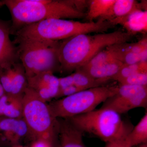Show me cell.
I'll use <instances>...</instances> for the list:
<instances>
[{
    "label": "cell",
    "instance_id": "cell-1",
    "mask_svg": "<svg viewBox=\"0 0 147 147\" xmlns=\"http://www.w3.org/2000/svg\"><path fill=\"white\" fill-rule=\"evenodd\" d=\"M133 37L119 30L93 35L79 34L63 40L59 48V70L67 73L75 71L100 51L111 45L128 42Z\"/></svg>",
    "mask_w": 147,
    "mask_h": 147
},
{
    "label": "cell",
    "instance_id": "cell-2",
    "mask_svg": "<svg viewBox=\"0 0 147 147\" xmlns=\"http://www.w3.org/2000/svg\"><path fill=\"white\" fill-rule=\"evenodd\" d=\"M12 20L18 30L25 26L50 19H81L86 13L78 8L75 1L65 0H5Z\"/></svg>",
    "mask_w": 147,
    "mask_h": 147
},
{
    "label": "cell",
    "instance_id": "cell-3",
    "mask_svg": "<svg viewBox=\"0 0 147 147\" xmlns=\"http://www.w3.org/2000/svg\"><path fill=\"white\" fill-rule=\"evenodd\" d=\"M67 119L83 133L94 135L106 143L123 142L134 127L108 108H101Z\"/></svg>",
    "mask_w": 147,
    "mask_h": 147
},
{
    "label": "cell",
    "instance_id": "cell-4",
    "mask_svg": "<svg viewBox=\"0 0 147 147\" xmlns=\"http://www.w3.org/2000/svg\"><path fill=\"white\" fill-rule=\"evenodd\" d=\"M23 117L33 140H45L57 147L59 121L49 104L27 87L23 96Z\"/></svg>",
    "mask_w": 147,
    "mask_h": 147
},
{
    "label": "cell",
    "instance_id": "cell-5",
    "mask_svg": "<svg viewBox=\"0 0 147 147\" xmlns=\"http://www.w3.org/2000/svg\"><path fill=\"white\" fill-rule=\"evenodd\" d=\"M18 57L21 60L27 78L44 71L59 70V41L37 39L16 40Z\"/></svg>",
    "mask_w": 147,
    "mask_h": 147
},
{
    "label": "cell",
    "instance_id": "cell-6",
    "mask_svg": "<svg viewBox=\"0 0 147 147\" xmlns=\"http://www.w3.org/2000/svg\"><path fill=\"white\" fill-rule=\"evenodd\" d=\"M118 85H108L83 90L76 93L53 100L49 103L55 117L69 119L91 112L102 102L117 93Z\"/></svg>",
    "mask_w": 147,
    "mask_h": 147
},
{
    "label": "cell",
    "instance_id": "cell-7",
    "mask_svg": "<svg viewBox=\"0 0 147 147\" xmlns=\"http://www.w3.org/2000/svg\"><path fill=\"white\" fill-rule=\"evenodd\" d=\"M93 30L90 22L50 18L19 29L16 32V41L24 39L59 41L77 35L91 33Z\"/></svg>",
    "mask_w": 147,
    "mask_h": 147
},
{
    "label": "cell",
    "instance_id": "cell-8",
    "mask_svg": "<svg viewBox=\"0 0 147 147\" xmlns=\"http://www.w3.org/2000/svg\"><path fill=\"white\" fill-rule=\"evenodd\" d=\"M147 106V86L119 84L117 93L103 102L101 108L114 110L121 115L134 108Z\"/></svg>",
    "mask_w": 147,
    "mask_h": 147
},
{
    "label": "cell",
    "instance_id": "cell-9",
    "mask_svg": "<svg viewBox=\"0 0 147 147\" xmlns=\"http://www.w3.org/2000/svg\"><path fill=\"white\" fill-rule=\"evenodd\" d=\"M53 73L44 71L27 78L28 87L46 102L55 99L59 91V78Z\"/></svg>",
    "mask_w": 147,
    "mask_h": 147
},
{
    "label": "cell",
    "instance_id": "cell-10",
    "mask_svg": "<svg viewBox=\"0 0 147 147\" xmlns=\"http://www.w3.org/2000/svg\"><path fill=\"white\" fill-rule=\"evenodd\" d=\"M58 119L57 147H87L84 144V133L67 119Z\"/></svg>",
    "mask_w": 147,
    "mask_h": 147
},
{
    "label": "cell",
    "instance_id": "cell-11",
    "mask_svg": "<svg viewBox=\"0 0 147 147\" xmlns=\"http://www.w3.org/2000/svg\"><path fill=\"white\" fill-rule=\"evenodd\" d=\"M115 25H120L132 35L146 33L147 31V11L142 8L134 9L126 16L111 21Z\"/></svg>",
    "mask_w": 147,
    "mask_h": 147
},
{
    "label": "cell",
    "instance_id": "cell-12",
    "mask_svg": "<svg viewBox=\"0 0 147 147\" xmlns=\"http://www.w3.org/2000/svg\"><path fill=\"white\" fill-rule=\"evenodd\" d=\"M13 146L18 145L19 141L29 135L28 129L23 118L5 117L0 119V132Z\"/></svg>",
    "mask_w": 147,
    "mask_h": 147
},
{
    "label": "cell",
    "instance_id": "cell-13",
    "mask_svg": "<svg viewBox=\"0 0 147 147\" xmlns=\"http://www.w3.org/2000/svg\"><path fill=\"white\" fill-rule=\"evenodd\" d=\"M123 65L119 61L115 59L100 65L90 67H82L78 69L94 79L110 82L113 81V78L118 72Z\"/></svg>",
    "mask_w": 147,
    "mask_h": 147
},
{
    "label": "cell",
    "instance_id": "cell-14",
    "mask_svg": "<svg viewBox=\"0 0 147 147\" xmlns=\"http://www.w3.org/2000/svg\"><path fill=\"white\" fill-rule=\"evenodd\" d=\"M10 28L0 21V66L15 62L17 50L9 38Z\"/></svg>",
    "mask_w": 147,
    "mask_h": 147
},
{
    "label": "cell",
    "instance_id": "cell-15",
    "mask_svg": "<svg viewBox=\"0 0 147 147\" xmlns=\"http://www.w3.org/2000/svg\"><path fill=\"white\" fill-rule=\"evenodd\" d=\"M23 95L5 93L0 98V117L19 119L23 117Z\"/></svg>",
    "mask_w": 147,
    "mask_h": 147
},
{
    "label": "cell",
    "instance_id": "cell-16",
    "mask_svg": "<svg viewBox=\"0 0 147 147\" xmlns=\"http://www.w3.org/2000/svg\"><path fill=\"white\" fill-rule=\"evenodd\" d=\"M138 8L147 10L143 2L139 3L134 0H115L107 13L98 21H111L115 18L126 16Z\"/></svg>",
    "mask_w": 147,
    "mask_h": 147
},
{
    "label": "cell",
    "instance_id": "cell-17",
    "mask_svg": "<svg viewBox=\"0 0 147 147\" xmlns=\"http://www.w3.org/2000/svg\"><path fill=\"white\" fill-rule=\"evenodd\" d=\"M123 143L129 147H133L147 143V113L137 125L133 127Z\"/></svg>",
    "mask_w": 147,
    "mask_h": 147
},
{
    "label": "cell",
    "instance_id": "cell-18",
    "mask_svg": "<svg viewBox=\"0 0 147 147\" xmlns=\"http://www.w3.org/2000/svg\"><path fill=\"white\" fill-rule=\"evenodd\" d=\"M12 83L11 94L23 95L28 87L25 69L22 64L13 63L12 65Z\"/></svg>",
    "mask_w": 147,
    "mask_h": 147
},
{
    "label": "cell",
    "instance_id": "cell-19",
    "mask_svg": "<svg viewBox=\"0 0 147 147\" xmlns=\"http://www.w3.org/2000/svg\"><path fill=\"white\" fill-rule=\"evenodd\" d=\"M115 0H92L88 3V9L86 13V19L93 22L96 18H101L109 10Z\"/></svg>",
    "mask_w": 147,
    "mask_h": 147
},
{
    "label": "cell",
    "instance_id": "cell-20",
    "mask_svg": "<svg viewBox=\"0 0 147 147\" xmlns=\"http://www.w3.org/2000/svg\"><path fill=\"white\" fill-rule=\"evenodd\" d=\"M74 85L82 90L108 85L109 82L92 78L80 69H78L71 74Z\"/></svg>",
    "mask_w": 147,
    "mask_h": 147
},
{
    "label": "cell",
    "instance_id": "cell-21",
    "mask_svg": "<svg viewBox=\"0 0 147 147\" xmlns=\"http://www.w3.org/2000/svg\"><path fill=\"white\" fill-rule=\"evenodd\" d=\"M139 72H147V61L131 65H123L113 78V81H119Z\"/></svg>",
    "mask_w": 147,
    "mask_h": 147
},
{
    "label": "cell",
    "instance_id": "cell-22",
    "mask_svg": "<svg viewBox=\"0 0 147 147\" xmlns=\"http://www.w3.org/2000/svg\"><path fill=\"white\" fill-rule=\"evenodd\" d=\"M13 63L0 66V83L6 94H10L11 92Z\"/></svg>",
    "mask_w": 147,
    "mask_h": 147
},
{
    "label": "cell",
    "instance_id": "cell-23",
    "mask_svg": "<svg viewBox=\"0 0 147 147\" xmlns=\"http://www.w3.org/2000/svg\"><path fill=\"white\" fill-rule=\"evenodd\" d=\"M115 59H117L113 52L107 47L95 55L87 63L82 67H90L100 65Z\"/></svg>",
    "mask_w": 147,
    "mask_h": 147
},
{
    "label": "cell",
    "instance_id": "cell-24",
    "mask_svg": "<svg viewBox=\"0 0 147 147\" xmlns=\"http://www.w3.org/2000/svg\"><path fill=\"white\" fill-rule=\"evenodd\" d=\"M121 85L147 86V72H139L118 82Z\"/></svg>",
    "mask_w": 147,
    "mask_h": 147
},
{
    "label": "cell",
    "instance_id": "cell-25",
    "mask_svg": "<svg viewBox=\"0 0 147 147\" xmlns=\"http://www.w3.org/2000/svg\"><path fill=\"white\" fill-rule=\"evenodd\" d=\"M81 91H82V90L80 89L74 85H72L58 92L57 96L55 98V100L69 96Z\"/></svg>",
    "mask_w": 147,
    "mask_h": 147
},
{
    "label": "cell",
    "instance_id": "cell-26",
    "mask_svg": "<svg viewBox=\"0 0 147 147\" xmlns=\"http://www.w3.org/2000/svg\"><path fill=\"white\" fill-rule=\"evenodd\" d=\"M59 91L70 86L74 85L73 77L71 74L66 76L65 77L59 78Z\"/></svg>",
    "mask_w": 147,
    "mask_h": 147
},
{
    "label": "cell",
    "instance_id": "cell-27",
    "mask_svg": "<svg viewBox=\"0 0 147 147\" xmlns=\"http://www.w3.org/2000/svg\"><path fill=\"white\" fill-rule=\"evenodd\" d=\"M30 147H54L49 142L45 140H34L30 146Z\"/></svg>",
    "mask_w": 147,
    "mask_h": 147
},
{
    "label": "cell",
    "instance_id": "cell-28",
    "mask_svg": "<svg viewBox=\"0 0 147 147\" xmlns=\"http://www.w3.org/2000/svg\"><path fill=\"white\" fill-rule=\"evenodd\" d=\"M104 147H129L125 145L123 142H113L106 143Z\"/></svg>",
    "mask_w": 147,
    "mask_h": 147
},
{
    "label": "cell",
    "instance_id": "cell-29",
    "mask_svg": "<svg viewBox=\"0 0 147 147\" xmlns=\"http://www.w3.org/2000/svg\"><path fill=\"white\" fill-rule=\"evenodd\" d=\"M5 93V92L1 84V83H0V98H1Z\"/></svg>",
    "mask_w": 147,
    "mask_h": 147
},
{
    "label": "cell",
    "instance_id": "cell-30",
    "mask_svg": "<svg viewBox=\"0 0 147 147\" xmlns=\"http://www.w3.org/2000/svg\"><path fill=\"white\" fill-rule=\"evenodd\" d=\"M138 146L139 147H147V143H143Z\"/></svg>",
    "mask_w": 147,
    "mask_h": 147
},
{
    "label": "cell",
    "instance_id": "cell-31",
    "mask_svg": "<svg viewBox=\"0 0 147 147\" xmlns=\"http://www.w3.org/2000/svg\"><path fill=\"white\" fill-rule=\"evenodd\" d=\"M12 147H24L23 146H21V145L18 144V145H15V146H13Z\"/></svg>",
    "mask_w": 147,
    "mask_h": 147
}]
</instances>
